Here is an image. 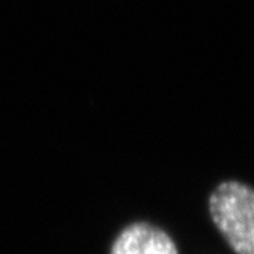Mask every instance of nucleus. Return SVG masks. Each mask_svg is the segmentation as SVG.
Here are the masks:
<instances>
[{
  "label": "nucleus",
  "instance_id": "1",
  "mask_svg": "<svg viewBox=\"0 0 254 254\" xmlns=\"http://www.w3.org/2000/svg\"><path fill=\"white\" fill-rule=\"evenodd\" d=\"M216 230L236 254H254V189L241 181H224L208 199Z\"/></svg>",
  "mask_w": 254,
  "mask_h": 254
},
{
  "label": "nucleus",
  "instance_id": "2",
  "mask_svg": "<svg viewBox=\"0 0 254 254\" xmlns=\"http://www.w3.org/2000/svg\"><path fill=\"white\" fill-rule=\"evenodd\" d=\"M109 254H179L172 236L150 222L126 225L111 245Z\"/></svg>",
  "mask_w": 254,
  "mask_h": 254
}]
</instances>
